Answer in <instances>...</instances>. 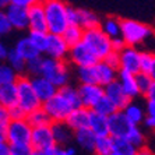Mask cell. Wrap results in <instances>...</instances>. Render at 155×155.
Masks as SVG:
<instances>
[{
	"mask_svg": "<svg viewBox=\"0 0 155 155\" xmlns=\"http://www.w3.org/2000/svg\"><path fill=\"white\" fill-rule=\"evenodd\" d=\"M42 61H43V56L41 58L32 59V60L27 61V70H25V76L29 78L34 77H39L41 71H42Z\"/></svg>",
	"mask_w": 155,
	"mask_h": 155,
	"instance_id": "60d3db41",
	"label": "cell"
},
{
	"mask_svg": "<svg viewBox=\"0 0 155 155\" xmlns=\"http://www.w3.org/2000/svg\"><path fill=\"white\" fill-rule=\"evenodd\" d=\"M113 152L120 155H136L137 148L127 138H113Z\"/></svg>",
	"mask_w": 155,
	"mask_h": 155,
	"instance_id": "d590c367",
	"label": "cell"
},
{
	"mask_svg": "<svg viewBox=\"0 0 155 155\" xmlns=\"http://www.w3.org/2000/svg\"><path fill=\"white\" fill-rule=\"evenodd\" d=\"M58 155H78V152H77L76 147L69 145V147H66V148L58 147Z\"/></svg>",
	"mask_w": 155,
	"mask_h": 155,
	"instance_id": "816d5d0a",
	"label": "cell"
},
{
	"mask_svg": "<svg viewBox=\"0 0 155 155\" xmlns=\"http://www.w3.org/2000/svg\"><path fill=\"white\" fill-rule=\"evenodd\" d=\"M83 42L90 48L91 51H92V53H94L99 60H105V59L113 52L112 39H110L101 28L85 31V32H84Z\"/></svg>",
	"mask_w": 155,
	"mask_h": 155,
	"instance_id": "277c9868",
	"label": "cell"
},
{
	"mask_svg": "<svg viewBox=\"0 0 155 155\" xmlns=\"http://www.w3.org/2000/svg\"><path fill=\"white\" fill-rule=\"evenodd\" d=\"M144 105H145V113H147V116L155 119V101H152V99H145Z\"/></svg>",
	"mask_w": 155,
	"mask_h": 155,
	"instance_id": "681fc988",
	"label": "cell"
},
{
	"mask_svg": "<svg viewBox=\"0 0 155 155\" xmlns=\"http://www.w3.org/2000/svg\"><path fill=\"white\" fill-rule=\"evenodd\" d=\"M141 52L138 48L126 46L120 52V70L137 76L141 73Z\"/></svg>",
	"mask_w": 155,
	"mask_h": 155,
	"instance_id": "30bf717a",
	"label": "cell"
},
{
	"mask_svg": "<svg viewBox=\"0 0 155 155\" xmlns=\"http://www.w3.org/2000/svg\"><path fill=\"white\" fill-rule=\"evenodd\" d=\"M25 120L28 122V124L32 127V129L52 126V123H53L52 122V119L49 117V115L45 112V109L43 108H41V109H38V110H35V112L27 115Z\"/></svg>",
	"mask_w": 155,
	"mask_h": 155,
	"instance_id": "f1b7e54d",
	"label": "cell"
},
{
	"mask_svg": "<svg viewBox=\"0 0 155 155\" xmlns=\"http://www.w3.org/2000/svg\"><path fill=\"white\" fill-rule=\"evenodd\" d=\"M152 35H155V29L152 27L137 20L122 18V38L127 46L138 48Z\"/></svg>",
	"mask_w": 155,
	"mask_h": 155,
	"instance_id": "3957f363",
	"label": "cell"
},
{
	"mask_svg": "<svg viewBox=\"0 0 155 155\" xmlns=\"http://www.w3.org/2000/svg\"><path fill=\"white\" fill-rule=\"evenodd\" d=\"M8 53H10V49L6 46V43L2 42L0 43V59H2L3 61H6L7 58H8Z\"/></svg>",
	"mask_w": 155,
	"mask_h": 155,
	"instance_id": "db71d44e",
	"label": "cell"
},
{
	"mask_svg": "<svg viewBox=\"0 0 155 155\" xmlns=\"http://www.w3.org/2000/svg\"><path fill=\"white\" fill-rule=\"evenodd\" d=\"M67 17H69V24L70 25H80L81 21V14H80V8L74 7L71 4L67 6Z\"/></svg>",
	"mask_w": 155,
	"mask_h": 155,
	"instance_id": "7bdbcfd3",
	"label": "cell"
},
{
	"mask_svg": "<svg viewBox=\"0 0 155 155\" xmlns=\"http://www.w3.org/2000/svg\"><path fill=\"white\" fill-rule=\"evenodd\" d=\"M90 130L97 137H106L109 134V120L106 116H102L99 113L91 110L90 119Z\"/></svg>",
	"mask_w": 155,
	"mask_h": 155,
	"instance_id": "d4e9b609",
	"label": "cell"
},
{
	"mask_svg": "<svg viewBox=\"0 0 155 155\" xmlns=\"http://www.w3.org/2000/svg\"><path fill=\"white\" fill-rule=\"evenodd\" d=\"M32 127L27 120H11L8 124L6 134L0 137L2 141H7L11 147L15 145H31L32 140Z\"/></svg>",
	"mask_w": 155,
	"mask_h": 155,
	"instance_id": "8992f818",
	"label": "cell"
},
{
	"mask_svg": "<svg viewBox=\"0 0 155 155\" xmlns=\"http://www.w3.org/2000/svg\"><path fill=\"white\" fill-rule=\"evenodd\" d=\"M94 112H97V113H99V115H102V116H106V117H109V116H112L113 113H116L119 109L115 106V104H113L109 98H106V97H104L101 99V101L97 104V106H95L94 109H92Z\"/></svg>",
	"mask_w": 155,
	"mask_h": 155,
	"instance_id": "74e56055",
	"label": "cell"
},
{
	"mask_svg": "<svg viewBox=\"0 0 155 155\" xmlns=\"http://www.w3.org/2000/svg\"><path fill=\"white\" fill-rule=\"evenodd\" d=\"M136 78H137V85H138V90H140L141 97L145 98L147 94L150 92V90H151V87L154 85V81L150 77V74H145V73H138L136 76Z\"/></svg>",
	"mask_w": 155,
	"mask_h": 155,
	"instance_id": "ab89813d",
	"label": "cell"
},
{
	"mask_svg": "<svg viewBox=\"0 0 155 155\" xmlns=\"http://www.w3.org/2000/svg\"><path fill=\"white\" fill-rule=\"evenodd\" d=\"M97 138L98 137L90 129L74 131V144H76V147H78L80 150H83L87 154L94 155V148H95Z\"/></svg>",
	"mask_w": 155,
	"mask_h": 155,
	"instance_id": "44dd1931",
	"label": "cell"
},
{
	"mask_svg": "<svg viewBox=\"0 0 155 155\" xmlns=\"http://www.w3.org/2000/svg\"><path fill=\"white\" fill-rule=\"evenodd\" d=\"M10 112V117L11 120H25L27 119V113L22 110L20 106H15L13 109H8Z\"/></svg>",
	"mask_w": 155,
	"mask_h": 155,
	"instance_id": "7dc6e473",
	"label": "cell"
},
{
	"mask_svg": "<svg viewBox=\"0 0 155 155\" xmlns=\"http://www.w3.org/2000/svg\"><path fill=\"white\" fill-rule=\"evenodd\" d=\"M108 120H109V134H110V137L113 138L127 137V134H129L130 129H131V124L124 116L123 110H117L112 116H109Z\"/></svg>",
	"mask_w": 155,
	"mask_h": 155,
	"instance_id": "9a60e30c",
	"label": "cell"
},
{
	"mask_svg": "<svg viewBox=\"0 0 155 155\" xmlns=\"http://www.w3.org/2000/svg\"><path fill=\"white\" fill-rule=\"evenodd\" d=\"M29 38V41H31V43H32L34 46L38 49V51L42 53H45V51H46V46H48V39H49V34H43V32H31L29 31L28 35H27Z\"/></svg>",
	"mask_w": 155,
	"mask_h": 155,
	"instance_id": "f35d334b",
	"label": "cell"
},
{
	"mask_svg": "<svg viewBox=\"0 0 155 155\" xmlns=\"http://www.w3.org/2000/svg\"><path fill=\"white\" fill-rule=\"evenodd\" d=\"M105 97L109 98L119 110H124L127 105L131 102V99H130L126 95V92L123 91L122 85H120V83L117 80L113 81L112 84H109V85L105 87Z\"/></svg>",
	"mask_w": 155,
	"mask_h": 155,
	"instance_id": "e0dca14e",
	"label": "cell"
},
{
	"mask_svg": "<svg viewBox=\"0 0 155 155\" xmlns=\"http://www.w3.org/2000/svg\"><path fill=\"white\" fill-rule=\"evenodd\" d=\"M90 119H91V110L81 106L78 109H74L70 113V116L66 120V124L73 131H78V130L90 129Z\"/></svg>",
	"mask_w": 155,
	"mask_h": 155,
	"instance_id": "d6986e66",
	"label": "cell"
},
{
	"mask_svg": "<svg viewBox=\"0 0 155 155\" xmlns=\"http://www.w3.org/2000/svg\"><path fill=\"white\" fill-rule=\"evenodd\" d=\"M154 59H155V53H152V52L148 51L141 52V73H145V74L150 73L152 63H154Z\"/></svg>",
	"mask_w": 155,
	"mask_h": 155,
	"instance_id": "b9f144b4",
	"label": "cell"
},
{
	"mask_svg": "<svg viewBox=\"0 0 155 155\" xmlns=\"http://www.w3.org/2000/svg\"><path fill=\"white\" fill-rule=\"evenodd\" d=\"M51 129H52V133H53L56 147L66 148L69 145H71V143H74V131L66 124V122L52 123Z\"/></svg>",
	"mask_w": 155,
	"mask_h": 155,
	"instance_id": "ac0fdd59",
	"label": "cell"
},
{
	"mask_svg": "<svg viewBox=\"0 0 155 155\" xmlns=\"http://www.w3.org/2000/svg\"><path fill=\"white\" fill-rule=\"evenodd\" d=\"M150 77L152 78V81H154V84H155V59H154V63H152V67H151V70H150Z\"/></svg>",
	"mask_w": 155,
	"mask_h": 155,
	"instance_id": "680465c9",
	"label": "cell"
},
{
	"mask_svg": "<svg viewBox=\"0 0 155 155\" xmlns=\"http://www.w3.org/2000/svg\"><path fill=\"white\" fill-rule=\"evenodd\" d=\"M80 14H81V21H80V27L84 31H90V29L101 28L102 18L95 13V11L90 10V8H80Z\"/></svg>",
	"mask_w": 155,
	"mask_h": 155,
	"instance_id": "83f0119b",
	"label": "cell"
},
{
	"mask_svg": "<svg viewBox=\"0 0 155 155\" xmlns=\"http://www.w3.org/2000/svg\"><path fill=\"white\" fill-rule=\"evenodd\" d=\"M78 92L83 108L92 110L97 104L105 97V88L97 84H78Z\"/></svg>",
	"mask_w": 155,
	"mask_h": 155,
	"instance_id": "9c48e42d",
	"label": "cell"
},
{
	"mask_svg": "<svg viewBox=\"0 0 155 155\" xmlns=\"http://www.w3.org/2000/svg\"><path fill=\"white\" fill-rule=\"evenodd\" d=\"M67 61L74 69H84V67L95 66L99 61V59L92 53V51L87 46L85 43L81 42L78 45H76V46L70 48V53H69Z\"/></svg>",
	"mask_w": 155,
	"mask_h": 155,
	"instance_id": "ba28073f",
	"label": "cell"
},
{
	"mask_svg": "<svg viewBox=\"0 0 155 155\" xmlns=\"http://www.w3.org/2000/svg\"><path fill=\"white\" fill-rule=\"evenodd\" d=\"M101 29L110 39L119 38V36H122V20L117 17H113V15H108V17L102 18Z\"/></svg>",
	"mask_w": 155,
	"mask_h": 155,
	"instance_id": "4316f807",
	"label": "cell"
},
{
	"mask_svg": "<svg viewBox=\"0 0 155 155\" xmlns=\"http://www.w3.org/2000/svg\"><path fill=\"white\" fill-rule=\"evenodd\" d=\"M126 42H124V39H123L122 36H119V38H115V39H112V48H113V52H117V53H120V52L126 48Z\"/></svg>",
	"mask_w": 155,
	"mask_h": 155,
	"instance_id": "c3c4849f",
	"label": "cell"
},
{
	"mask_svg": "<svg viewBox=\"0 0 155 155\" xmlns=\"http://www.w3.org/2000/svg\"><path fill=\"white\" fill-rule=\"evenodd\" d=\"M29 15V31L31 32H48V22H46V13H45V6L43 2L35 0L32 7L28 10Z\"/></svg>",
	"mask_w": 155,
	"mask_h": 155,
	"instance_id": "7c38bea8",
	"label": "cell"
},
{
	"mask_svg": "<svg viewBox=\"0 0 155 155\" xmlns=\"http://www.w3.org/2000/svg\"><path fill=\"white\" fill-rule=\"evenodd\" d=\"M104 61L106 63V64L110 66L112 69L120 71V53H117V52H112V53L109 54Z\"/></svg>",
	"mask_w": 155,
	"mask_h": 155,
	"instance_id": "f6af8a7d",
	"label": "cell"
},
{
	"mask_svg": "<svg viewBox=\"0 0 155 155\" xmlns=\"http://www.w3.org/2000/svg\"><path fill=\"white\" fill-rule=\"evenodd\" d=\"M34 150L31 145H15L11 147V152L13 155H34Z\"/></svg>",
	"mask_w": 155,
	"mask_h": 155,
	"instance_id": "bcb514c9",
	"label": "cell"
},
{
	"mask_svg": "<svg viewBox=\"0 0 155 155\" xmlns=\"http://www.w3.org/2000/svg\"><path fill=\"white\" fill-rule=\"evenodd\" d=\"M124 116L127 117V120L130 122L131 126H140L143 124L147 117V113H145V105L140 104V102L136 99V101H131L129 105L126 106V109L123 110Z\"/></svg>",
	"mask_w": 155,
	"mask_h": 155,
	"instance_id": "603a6c76",
	"label": "cell"
},
{
	"mask_svg": "<svg viewBox=\"0 0 155 155\" xmlns=\"http://www.w3.org/2000/svg\"><path fill=\"white\" fill-rule=\"evenodd\" d=\"M2 11L7 15L8 21L11 22V25H13L14 29H17V31H25V29H29L28 10L17 7V6H14V4L11 3V0H10V4Z\"/></svg>",
	"mask_w": 155,
	"mask_h": 155,
	"instance_id": "5bb4252c",
	"label": "cell"
},
{
	"mask_svg": "<svg viewBox=\"0 0 155 155\" xmlns=\"http://www.w3.org/2000/svg\"><path fill=\"white\" fill-rule=\"evenodd\" d=\"M31 84H32L34 91H35L36 97L39 98V101L42 102V105L45 104V102H48L49 99H52V98L59 92L58 87L42 76L31 78Z\"/></svg>",
	"mask_w": 155,
	"mask_h": 155,
	"instance_id": "2e32d148",
	"label": "cell"
},
{
	"mask_svg": "<svg viewBox=\"0 0 155 155\" xmlns=\"http://www.w3.org/2000/svg\"><path fill=\"white\" fill-rule=\"evenodd\" d=\"M74 74H76V78L78 81V84H97L94 66L84 67V69H74Z\"/></svg>",
	"mask_w": 155,
	"mask_h": 155,
	"instance_id": "8d00e7d4",
	"label": "cell"
},
{
	"mask_svg": "<svg viewBox=\"0 0 155 155\" xmlns=\"http://www.w3.org/2000/svg\"><path fill=\"white\" fill-rule=\"evenodd\" d=\"M154 36H155V35H154Z\"/></svg>",
	"mask_w": 155,
	"mask_h": 155,
	"instance_id": "6125c7cd",
	"label": "cell"
},
{
	"mask_svg": "<svg viewBox=\"0 0 155 155\" xmlns=\"http://www.w3.org/2000/svg\"><path fill=\"white\" fill-rule=\"evenodd\" d=\"M143 124H144V127L147 130H150V131H154V133H155V119H154V117H148V116H147Z\"/></svg>",
	"mask_w": 155,
	"mask_h": 155,
	"instance_id": "11a10c76",
	"label": "cell"
},
{
	"mask_svg": "<svg viewBox=\"0 0 155 155\" xmlns=\"http://www.w3.org/2000/svg\"><path fill=\"white\" fill-rule=\"evenodd\" d=\"M13 29L14 28L11 25V22L8 21L7 15L2 11V13H0V34H2V35H7V34L11 32Z\"/></svg>",
	"mask_w": 155,
	"mask_h": 155,
	"instance_id": "ee69618b",
	"label": "cell"
},
{
	"mask_svg": "<svg viewBox=\"0 0 155 155\" xmlns=\"http://www.w3.org/2000/svg\"><path fill=\"white\" fill-rule=\"evenodd\" d=\"M0 105L6 109H13L18 106V92L15 84L0 85Z\"/></svg>",
	"mask_w": 155,
	"mask_h": 155,
	"instance_id": "cb8c5ba5",
	"label": "cell"
},
{
	"mask_svg": "<svg viewBox=\"0 0 155 155\" xmlns=\"http://www.w3.org/2000/svg\"><path fill=\"white\" fill-rule=\"evenodd\" d=\"M112 155H120V154H115V152H113V154Z\"/></svg>",
	"mask_w": 155,
	"mask_h": 155,
	"instance_id": "94428289",
	"label": "cell"
},
{
	"mask_svg": "<svg viewBox=\"0 0 155 155\" xmlns=\"http://www.w3.org/2000/svg\"><path fill=\"white\" fill-rule=\"evenodd\" d=\"M0 155H13L11 152V145L7 141H2L0 143Z\"/></svg>",
	"mask_w": 155,
	"mask_h": 155,
	"instance_id": "f5cc1de1",
	"label": "cell"
},
{
	"mask_svg": "<svg viewBox=\"0 0 155 155\" xmlns=\"http://www.w3.org/2000/svg\"><path fill=\"white\" fill-rule=\"evenodd\" d=\"M127 140L134 145V147L140 150V148H144L148 145V137L147 134L143 131V129H140V126H131L129 134H127Z\"/></svg>",
	"mask_w": 155,
	"mask_h": 155,
	"instance_id": "4dcf8cb0",
	"label": "cell"
},
{
	"mask_svg": "<svg viewBox=\"0 0 155 155\" xmlns=\"http://www.w3.org/2000/svg\"><path fill=\"white\" fill-rule=\"evenodd\" d=\"M136 155H155V154L148 147H144V148H140V150H137Z\"/></svg>",
	"mask_w": 155,
	"mask_h": 155,
	"instance_id": "9f6ffc18",
	"label": "cell"
},
{
	"mask_svg": "<svg viewBox=\"0 0 155 155\" xmlns=\"http://www.w3.org/2000/svg\"><path fill=\"white\" fill-rule=\"evenodd\" d=\"M42 108L45 109V112L49 115V117L52 119L53 123L66 122L67 117L70 116V113L74 110L73 106L70 105V102L67 101L60 92H58L52 99L45 102V104L42 105Z\"/></svg>",
	"mask_w": 155,
	"mask_h": 155,
	"instance_id": "52a82bcc",
	"label": "cell"
},
{
	"mask_svg": "<svg viewBox=\"0 0 155 155\" xmlns=\"http://www.w3.org/2000/svg\"><path fill=\"white\" fill-rule=\"evenodd\" d=\"M145 99H152V101H155V84L151 87V90H150V92L147 94Z\"/></svg>",
	"mask_w": 155,
	"mask_h": 155,
	"instance_id": "6f0895ef",
	"label": "cell"
},
{
	"mask_svg": "<svg viewBox=\"0 0 155 155\" xmlns=\"http://www.w3.org/2000/svg\"><path fill=\"white\" fill-rule=\"evenodd\" d=\"M31 147L35 151H49L56 147L54 137L52 133L51 126L38 127L32 130V140H31Z\"/></svg>",
	"mask_w": 155,
	"mask_h": 155,
	"instance_id": "4fadbf2b",
	"label": "cell"
},
{
	"mask_svg": "<svg viewBox=\"0 0 155 155\" xmlns=\"http://www.w3.org/2000/svg\"><path fill=\"white\" fill-rule=\"evenodd\" d=\"M45 13H46L48 32L52 35H63L69 28V17H67V6L69 4L61 0H46L43 2Z\"/></svg>",
	"mask_w": 155,
	"mask_h": 155,
	"instance_id": "6da1fadb",
	"label": "cell"
},
{
	"mask_svg": "<svg viewBox=\"0 0 155 155\" xmlns=\"http://www.w3.org/2000/svg\"><path fill=\"white\" fill-rule=\"evenodd\" d=\"M8 4H10V0H2V2H0V7L4 10V8L7 7Z\"/></svg>",
	"mask_w": 155,
	"mask_h": 155,
	"instance_id": "91938a15",
	"label": "cell"
},
{
	"mask_svg": "<svg viewBox=\"0 0 155 155\" xmlns=\"http://www.w3.org/2000/svg\"><path fill=\"white\" fill-rule=\"evenodd\" d=\"M59 92L70 102L73 109H78L83 106V105H81L80 92H78V87H74L73 84H70V85H66V87H63V88H60Z\"/></svg>",
	"mask_w": 155,
	"mask_h": 155,
	"instance_id": "d6a6232c",
	"label": "cell"
},
{
	"mask_svg": "<svg viewBox=\"0 0 155 155\" xmlns=\"http://www.w3.org/2000/svg\"><path fill=\"white\" fill-rule=\"evenodd\" d=\"M70 53V46L64 41L63 35H52L49 34V39H48V46L43 56L46 58L54 59V60L67 61Z\"/></svg>",
	"mask_w": 155,
	"mask_h": 155,
	"instance_id": "8fae6325",
	"label": "cell"
},
{
	"mask_svg": "<svg viewBox=\"0 0 155 155\" xmlns=\"http://www.w3.org/2000/svg\"><path fill=\"white\" fill-rule=\"evenodd\" d=\"M14 49L21 54L22 58L25 59L27 61L32 60V59H36V58H41L42 53H41L35 46H34L31 41H29L28 36H24V38H20V39L15 42L14 45Z\"/></svg>",
	"mask_w": 155,
	"mask_h": 155,
	"instance_id": "484cf974",
	"label": "cell"
},
{
	"mask_svg": "<svg viewBox=\"0 0 155 155\" xmlns=\"http://www.w3.org/2000/svg\"><path fill=\"white\" fill-rule=\"evenodd\" d=\"M4 63H7L10 67H13V69L18 73V76H25L27 60L22 58V56L18 53L17 51H15L14 48H13V49H10L8 58H7V60L4 61Z\"/></svg>",
	"mask_w": 155,
	"mask_h": 155,
	"instance_id": "f546056e",
	"label": "cell"
},
{
	"mask_svg": "<svg viewBox=\"0 0 155 155\" xmlns=\"http://www.w3.org/2000/svg\"><path fill=\"white\" fill-rule=\"evenodd\" d=\"M41 76L53 83L59 90L66 85H70L71 80V69H70L69 61L54 60V59L43 56L42 61V71Z\"/></svg>",
	"mask_w": 155,
	"mask_h": 155,
	"instance_id": "7a4b0ae2",
	"label": "cell"
},
{
	"mask_svg": "<svg viewBox=\"0 0 155 155\" xmlns=\"http://www.w3.org/2000/svg\"><path fill=\"white\" fill-rule=\"evenodd\" d=\"M117 81L120 83L123 91L126 92V95L131 101H136L138 97H141L140 90H138V85H137V78H136L134 74H130L127 71L120 70L119 76H117Z\"/></svg>",
	"mask_w": 155,
	"mask_h": 155,
	"instance_id": "7402d4cb",
	"label": "cell"
},
{
	"mask_svg": "<svg viewBox=\"0 0 155 155\" xmlns=\"http://www.w3.org/2000/svg\"><path fill=\"white\" fill-rule=\"evenodd\" d=\"M21 76H18V73L15 71L13 67L3 63L0 66V85H8V84H15Z\"/></svg>",
	"mask_w": 155,
	"mask_h": 155,
	"instance_id": "e575fe53",
	"label": "cell"
},
{
	"mask_svg": "<svg viewBox=\"0 0 155 155\" xmlns=\"http://www.w3.org/2000/svg\"><path fill=\"white\" fill-rule=\"evenodd\" d=\"M95 70V80H97V84L101 87H106L109 84H112L113 81L117 80L119 76V71L115 69H112L109 64H106L104 60H99L97 64L94 66Z\"/></svg>",
	"mask_w": 155,
	"mask_h": 155,
	"instance_id": "ffe728a7",
	"label": "cell"
},
{
	"mask_svg": "<svg viewBox=\"0 0 155 155\" xmlns=\"http://www.w3.org/2000/svg\"><path fill=\"white\" fill-rule=\"evenodd\" d=\"M113 154V137H98L94 148V155H112Z\"/></svg>",
	"mask_w": 155,
	"mask_h": 155,
	"instance_id": "836d02e7",
	"label": "cell"
},
{
	"mask_svg": "<svg viewBox=\"0 0 155 155\" xmlns=\"http://www.w3.org/2000/svg\"><path fill=\"white\" fill-rule=\"evenodd\" d=\"M35 0H11V3L17 6V7H21V8H25V10H29L32 7V4Z\"/></svg>",
	"mask_w": 155,
	"mask_h": 155,
	"instance_id": "f907efd6",
	"label": "cell"
},
{
	"mask_svg": "<svg viewBox=\"0 0 155 155\" xmlns=\"http://www.w3.org/2000/svg\"><path fill=\"white\" fill-rule=\"evenodd\" d=\"M15 85H17V92H18V106L27 115L42 108V102L39 101V98L36 97L29 77L21 76L15 83Z\"/></svg>",
	"mask_w": 155,
	"mask_h": 155,
	"instance_id": "5b68a950",
	"label": "cell"
},
{
	"mask_svg": "<svg viewBox=\"0 0 155 155\" xmlns=\"http://www.w3.org/2000/svg\"><path fill=\"white\" fill-rule=\"evenodd\" d=\"M84 32H85V31L80 25H69V28L66 29L64 34H63V38H64V41L67 42V45H69L70 48H73V46H76V45L83 42Z\"/></svg>",
	"mask_w": 155,
	"mask_h": 155,
	"instance_id": "1f68e13d",
	"label": "cell"
}]
</instances>
